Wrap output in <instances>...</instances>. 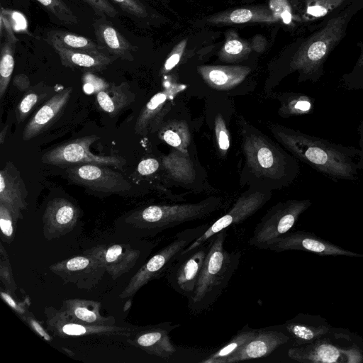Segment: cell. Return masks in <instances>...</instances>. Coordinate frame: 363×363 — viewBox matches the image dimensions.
I'll return each instance as SVG.
<instances>
[{
	"label": "cell",
	"mask_w": 363,
	"mask_h": 363,
	"mask_svg": "<svg viewBox=\"0 0 363 363\" xmlns=\"http://www.w3.org/2000/svg\"><path fill=\"white\" fill-rule=\"evenodd\" d=\"M275 138L296 159L335 180L358 179L355 161L360 150L335 144L328 140L310 135L282 125L270 128Z\"/></svg>",
	"instance_id": "cell-1"
},
{
	"label": "cell",
	"mask_w": 363,
	"mask_h": 363,
	"mask_svg": "<svg viewBox=\"0 0 363 363\" xmlns=\"http://www.w3.org/2000/svg\"><path fill=\"white\" fill-rule=\"evenodd\" d=\"M227 233L223 230L210 238L208 250L188 308L193 313L209 308L223 294L237 270L240 259L238 252L225 247Z\"/></svg>",
	"instance_id": "cell-2"
},
{
	"label": "cell",
	"mask_w": 363,
	"mask_h": 363,
	"mask_svg": "<svg viewBox=\"0 0 363 363\" xmlns=\"http://www.w3.org/2000/svg\"><path fill=\"white\" fill-rule=\"evenodd\" d=\"M242 148L247 167L257 177L272 179L282 186L291 183L299 174L300 168L296 157L272 143L253 127H244Z\"/></svg>",
	"instance_id": "cell-3"
},
{
	"label": "cell",
	"mask_w": 363,
	"mask_h": 363,
	"mask_svg": "<svg viewBox=\"0 0 363 363\" xmlns=\"http://www.w3.org/2000/svg\"><path fill=\"white\" fill-rule=\"evenodd\" d=\"M218 198L210 197L194 203L155 204L130 213L125 222L139 236H154L182 223L206 218L220 207Z\"/></svg>",
	"instance_id": "cell-4"
},
{
	"label": "cell",
	"mask_w": 363,
	"mask_h": 363,
	"mask_svg": "<svg viewBox=\"0 0 363 363\" xmlns=\"http://www.w3.org/2000/svg\"><path fill=\"white\" fill-rule=\"evenodd\" d=\"M208 224L187 228L177 233L174 239L144 263L133 276L119 295L120 298L133 296L149 281L167 272L183 250L199 238Z\"/></svg>",
	"instance_id": "cell-5"
},
{
	"label": "cell",
	"mask_w": 363,
	"mask_h": 363,
	"mask_svg": "<svg viewBox=\"0 0 363 363\" xmlns=\"http://www.w3.org/2000/svg\"><path fill=\"white\" fill-rule=\"evenodd\" d=\"M312 204L309 199H290L272 206L255 226L248 240L250 245L268 250L289 233L299 216Z\"/></svg>",
	"instance_id": "cell-6"
},
{
	"label": "cell",
	"mask_w": 363,
	"mask_h": 363,
	"mask_svg": "<svg viewBox=\"0 0 363 363\" xmlns=\"http://www.w3.org/2000/svg\"><path fill=\"white\" fill-rule=\"evenodd\" d=\"M99 139L92 135L68 141L45 152L41 160L45 164L60 167L91 164L122 169L125 164L123 157L98 155L91 152L90 146Z\"/></svg>",
	"instance_id": "cell-7"
},
{
	"label": "cell",
	"mask_w": 363,
	"mask_h": 363,
	"mask_svg": "<svg viewBox=\"0 0 363 363\" xmlns=\"http://www.w3.org/2000/svg\"><path fill=\"white\" fill-rule=\"evenodd\" d=\"M270 197V192L265 190H249L245 192L226 213L209 225L206 231L179 255H184L199 247L208 242L214 235L229 226L243 222L258 211Z\"/></svg>",
	"instance_id": "cell-8"
},
{
	"label": "cell",
	"mask_w": 363,
	"mask_h": 363,
	"mask_svg": "<svg viewBox=\"0 0 363 363\" xmlns=\"http://www.w3.org/2000/svg\"><path fill=\"white\" fill-rule=\"evenodd\" d=\"M66 174L72 183L97 193L123 194L131 189V184L123 174L107 166L77 165L67 168Z\"/></svg>",
	"instance_id": "cell-9"
},
{
	"label": "cell",
	"mask_w": 363,
	"mask_h": 363,
	"mask_svg": "<svg viewBox=\"0 0 363 363\" xmlns=\"http://www.w3.org/2000/svg\"><path fill=\"white\" fill-rule=\"evenodd\" d=\"M49 269L65 284H72L79 289L86 290L95 287L106 272L97 258L86 253L57 262Z\"/></svg>",
	"instance_id": "cell-10"
},
{
	"label": "cell",
	"mask_w": 363,
	"mask_h": 363,
	"mask_svg": "<svg viewBox=\"0 0 363 363\" xmlns=\"http://www.w3.org/2000/svg\"><path fill=\"white\" fill-rule=\"evenodd\" d=\"M47 329L60 337L82 336L128 337L135 328L113 325H89L72 320L60 308L52 306L45 308Z\"/></svg>",
	"instance_id": "cell-11"
},
{
	"label": "cell",
	"mask_w": 363,
	"mask_h": 363,
	"mask_svg": "<svg viewBox=\"0 0 363 363\" xmlns=\"http://www.w3.org/2000/svg\"><path fill=\"white\" fill-rule=\"evenodd\" d=\"M208 250V241L184 255H179L166 272L170 286L187 299L194 292Z\"/></svg>",
	"instance_id": "cell-12"
},
{
	"label": "cell",
	"mask_w": 363,
	"mask_h": 363,
	"mask_svg": "<svg viewBox=\"0 0 363 363\" xmlns=\"http://www.w3.org/2000/svg\"><path fill=\"white\" fill-rule=\"evenodd\" d=\"M288 356L303 363L359 362L362 354L357 348L344 349L323 337L313 342L296 345L288 350Z\"/></svg>",
	"instance_id": "cell-13"
},
{
	"label": "cell",
	"mask_w": 363,
	"mask_h": 363,
	"mask_svg": "<svg viewBox=\"0 0 363 363\" xmlns=\"http://www.w3.org/2000/svg\"><path fill=\"white\" fill-rule=\"evenodd\" d=\"M268 250L277 252L288 250H301L320 256L363 257V254L345 250L316 236L313 233L304 230L289 232L270 246Z\"/></svg>",
	"instance_id": "cell-14"
},
{
	"label": "cell",
	"mask_w": 363,
	"mask_h": 363,
	"mask_svg": "<svg viewBox=\"0 0 363 363\" xmlns=\"http://www.w3.org/2000/svg\"><path fill=\"white\" fill-rule=\"evenodd\" d=\"M179 325L164 323L135 328L133 332L125 338L131 345L150 354L167 359L176 352V348L171 342L169 333Z\"/></svg>",
	"instance_id": "cell-15"
},
{
	"label": "cell",
	"mask_w": 363,
	"mask_h": 363,
	"mask_svg": "<svg viewBox=\"0 0 363 363\" xmlns=\"http://www.w3.org/2000/svg\"><path fill=\"white\" fill-rule=\"evenodd\" d=\"M79 216V208L69 200L62 197L50 200L43 216L45 238L50 240L71 232L76 226Z\"/></svg>",
	"instance_id": "cell-16"
},
{
	"label": "cell",
	"mask_w": 363,
	"mask_h": 363,
	"mask_svg": "<svg viewBox=\"0 0 363 363\" xmlns=\"http://www.w3.org/2000/svg\"><path fill=\"white\" fill-rule=\"evenodd\" d=\"M97 258L113 280L128 272L141 257V251L130 245H99L84 251Z\"/></svg>",
	"instance_id": "cell-17"
},
{
	"label": "cell",
	"mask_w": 363,
	"mask_h": 363,
	"mask_svg": "<svg viewBox=\"0 0 363 363\" xmlns=\"http://www.w3.org/2000/svg\"><path fill=\"white\" fill-rule=\"evenodd\" d=\"M27 196L19 171L12 162H7L0 171V203L10 210L16 223L23 218L22 211L27 208Z\"/></svg>",
	"instance_id": "cell-18"
},
{
	"label": "cell",
	"mask_w": 363,
	"mask_h": 363,
	"mask_svg": "<svg viewBox=\"0 0 363 363\" xmlns=\"http://www.w3.org/2000/svg\"><path fill=\"white\" fill-rule=\"evenodd\" d=\"M72 87L57 91L35 113L23 131V140H30L48 129L65 110L72 93Z\"/></svg>",
	"instance_id": "cell-19"
},
{
	"label": "cell",
	"mask_w": 363,
	"mask_h": 363,
	"mask_svg": "<svg viewBox=\"0 0 363 363\" xmlns=\"http://www.w3.org/2000/svg\"><path fill=\"white\" fill-rule=\"evenodd\" d=\"M291 337L275 330H257L256 335L240 350L230 356L225 363L266 357L286 343Z\"/></svg>",
	"instance_id": "cell-20"
},
{
	"label": "cell",
	"mask_w": 363,
	"mask_h": 363,
	"mask_svg": "<svg viewBox=\"0 0 363 363\" xmlns=\"http://www.w3.org/2000/svg\"><path fill=\"white\" fill-rule=\"evenodd\" d=\"M277 18L269 6L251 5L225 10L204 18V23L212 25H233L249 23H272Z\"/></svg>",
	"instance_id": "cell-21"
},
{
	"label": "cell",
	"mask_w": 363,
	"mask_h": 363,
	"mask_svg": "<svg viewBox=\"0 0 363 363\" xmlns=\"http://www.w3.org/2000/svg\"><path fill=\"white\" fill-rule=\"evenodd\" d=\"M96 43L108 55L128 61L133 60V52L137 48L132 45L105 17L94 21Z\"/></svg>",
	"instance_id": "cell-22"
},
{
	"label": "cell",
	"mask_w": 363,
	"mask_h": 363,
	"mask_svg": "<svg viewBox=\"0 0 363 363\" xmlns=\"http://www.w3.org/2000/svg\"><path fill=\"white\" fill-rule=\"evenodd\" d=\"M174 91L166 89L155 94L141 110L135 125L140 135L153 133L160 128L162 119L169 108Z\"/></svg>",
	"instance_id": "cell-23"
},
{
	"label": "cell",
	"mask_w": 363,
	"mask_h": 363,
	"mask_svg": "<svg viewBox=\"0 0 363 363\" xmlns=\"http://www.w3.org/2000/svg\"><path fill=\"white\" fill-rule=\"evenodd\" d=\"M197 70L208 86L223 91L233 89L242 82L251 69L240 65H201Z\"/></svg>",
	"instance_id": "cell-24"
},
{
	"label": "cell",
	"mask_w": 363,
	"mask_h": 363,
	"mask_svg": "<svg viewBox=\"0 0 363 363\" xmlns=\"http://www.w3.org/2000/svg\"><path fill=\"white\" fill-rule=\"evenodd\" d=\"M285 328L296 345L313 342L332 333L333 328L320 316L300 314L285 323Z\"/></svg>",
	"instance_id": "cell-25"
},
{
	"label": "cell",
	"mask_w": 363,
	"mask_h": 363,
	"mask_svg": "<svg viewBox=\"0 0 363 363\" xmlns=\"http://www.w3.org/2000/svg\"><path fill=\"white\" fill-rule=\"evenodd\" d=\"M101 304L99 301L69 298L62 301L60 309L72 320L89 325H113V316H104L101 314Z\"/></svg>",
	"instance_id": "cell-26"
},
{
	"label": "cell",
	"mask_w": 363,
	"mask_h": 363,
	"mask_svg": "<svg viewBox=\"0 0 363 363\" xmlns=\"http://www.w3.org/2000/svg\"><path fill=\"white\" fill-rule=\"evenodd\" d=\"M59 55L63 66L85 72H99L105 69L117 58L111 55H100L71 50L58 45H51Z\"/></svg>",
	"instance_id": "cell-27"
},
{
	"label": "cell",
	"mask_w": 363,
	"mask_h": 363,
	"mask_svg": "<svg viewBox=\"0 0 363 363\" xmlns=\"http://www.w3.org/2000/svg\"><path fill=\"white\" fill-rule=\"evenodd\" d=\"M135 94L128 84L119 85L111 83L104 90L96 94V103L98 108L111 117H115L133 103Z\"/></svg>",
	"instance_id": "cell-28"
},
{
	"label": "cell",
	"mask_w": 363,
	"mask_h": 363,
	"mask_svg": "<svg viewBox=\"0 0 363 363\" xmlns=\"http://www.w3.org/2000/svg\"><path fill=\"white\" fill-rule=\"evenodd\" d=\"M47 42L51 45H58L65 48L91 53L100 55H110L105 52L98 45L91 39L63 30H50L47 33Z\"/></svg>",
	"instance_id": "cell-29"
},
{
	"label": "cell",
	"mask_w": 363,
	"mask_h": 363,
	"mask_svg": "<svg viewBox=\"0 0 363 363\" xmlns=\"http://www.w3.org/2000/svg\"><path fill=\"white\" fill-rule=\"evenodd\" d=\"M162 164L168 174L180 183L189 184L196 178V171L188 152L174 149L162 157Z\"/></svg>",
	"instance_id": "cell-30"
},
{
	"label": "cell",
	"mask_w": 363,
	"mask_h": 363,
	"mask_svg": "<svg viewBox=\"0 0 363 363\" xmlns=\"http://www.w3.org/2000/svg\"><path fill=\"white\" fill-rule=\"evenodd\" d=\"M159 138L169 145L183 152H188L191 133L186 123L173 120L162 125L158 132Z\"/></svg>",
	"instance_id": "cell-31"
},
{
	"label": "cell",
	"mask_w": 363,
	"mask_h": 363,
	"mask_svg": "<svg viewBox=\"0 0 363 363\" xmlns=\"http://www.w3.org/2000/svg\"><path fill=\"white\" fill-rule=\"evenodd\" d=\"M257 330L247 325L239 330L226 344L201 360V363H225L227 359L240 350L257 333Z\"/></svg>",
	"instance_id": "cell-32"
},
{
	"label": "cell",
	"mask_w": 363,
	"mask_h": 363,
	"mask_svg": "<svg viewBox=\"0 0 363 363\" xmlns=\"http://www.w3.org/2000/svg\"><path fill=\"white\" fill-rule=\"evenodd\" d=\"M17 38L13 30L6 31L1 47L0 99L4 96L14 68V50Z\"/></svg>",
	"instance_id": "cell-33"
},
{
	"label": "cell",
	"mask_w": 363,
	"mask_h": 363,
	"mask_svg": "<svg viewBox=\"0 0 363 363\" xmlns=\"http://www.w3.org/2000/svg\"><path fill=\"white\" fill-rule=\"evenodd\" d=\"M252 50V44L240 38L234 30L225 33V40L218 52V58L225 62H237L246 59Z\"/></svg>",
	"instance_id": "cell-34"
},
{
	"label": "cell",
	"mask_w": 363,
	"mask_h": 363,
	"mask_svg": "<svg viewBox=\"0 0 363 363\" xmlns=\"http://www.w3.org/2000/svg\"><path fill=\"white\" fill-rule=\"evenodd\" d=\"M279 99V113L282 117L308 115L314 108L315 99L302 93H284Z\"/></svg>",
	"instance_id": "cell-35"
},
{
	"label": "cell",
	"mask_w": 363,
	"mask_h": 363,
	"mask_svg": "<svg viewBox=\"0 0 363 363\" xmlns=\"http://www.w3.org/2000/svg\"><path fill=\"white\" fill-rule=\"evenodd\" d=\"M52 88L43 84H38L26 91L15 109L17 122L20 123L23 121L37 106L52 94Z\"/></svg>",
	"instance_id": "cell-36"
},
{
	"label": "cell",
	"mask_w": 363,
	"mask_h": 363,
	"mask_svg": "<svg viewBox=\"0 0 363 363\" xmlns=\"http://www.w3.org/2000/svg\"><path fill=\"white\" fill-rule=\"evenodd\" d=\"M51 12L60 21L70 25L77 24L79 21L69 6L62 0H36Z\"/></svg>",
	"instance_id": "cell-37"
},
{
	"label": "cell",
	"mask_w": 363,
	"mask_h": 363,
	"mask_svg": "<svg viewBox=\"0 0 363 363\" xmlns=\"http://www.w3.org/2000/svg\"><path fill=\"white\" fill-rule=\"evenodd\" d=\"M0 280L4 285L6 291L13 296L15 295L17 285L7 252L1 243L0 245Z\"/></svg>",
	"instance_id": "cell-38"
},
{
	"label": "cell",
	"mask_w": 363,
	"mask_h": 363,
	"mask_svg": "<svg viewBox=\"0 0 363 363\" xmlns=\"http://www.w3.org/2000/svg\"><path fill=\"white\" fill-rule=\"evenodd\" d=\"M214 129L219 152L221 156L225 157L230 147V138L225 120L220 113H218L215 117Z\"/></svg>",
	"instance_id": "cell-39"
},
{
	"label": "cell",
	"mask_w": 363,
	"mask_h": 363,
	"mask_svg": "<svg viewBox=\"0 0 363 363\" xmlns=\"http://www.w3.org/2000/svg\"><path fill=\"white\" fill-rule=\"evenodd\" d=\"M14 224L16 222L10 210L0 203V228L1 240L9 244L14 238Z\"/></svg>",
	"instance_id": "cell-40"
},
{
	"label": "cell",
	"mask_w": 363,
	"mask_h": 363,
	"mask_svg": "<svg viewBox=\"0 0 363 363\" xmlns=\"http://www.w3.org/2000/svg\"><path fill=\"white\" fill-rule=\"evenodd\" d=\"M84 91L86 94H98L106 89L110 84L104 79L94 74L91 72H85L82 76Z\"/></svg>",
	"instance_id": "cell-41"
},
{
	"label": "cell",
	"mask_w": 363,
	"mask_h": 363,
	"mask_svg": "<svg viewBox=\"0 0 363 363\" xmlns=\"http://www.w3.org/2000/svg\"><path fill=\"white\" fill-rule=\"evenodd\" d=\"M187 40L180 41L171 51L162 68L161 72L166 74L172 70L180 61L186 46Z\"/></svg>",
	"instance_id": "cell-42"
},
{
	"label": "cell",
	"mask_w": 363,
	"mask_h": 363,
	"mask_svg": "<svg viewBox=\"0 0 363 363\" xmlns=\"http://www.w3.org/2000/svg\"><path fill=\"white\" fill-rule=\"evenodd\" d=\"M123 11L139 18L147 16L145 6L139 0H111Z\"/></svg>",
	"instance_id": "cell-43"
},
{
	"label": "cell",
	"mask_w": 363,
	"mask_h": 363,
	"mask_svg": "<svg viewBox=\"0 0 363 363\" xmlns=\"http://www.w3.org/2000/svg\"><path fill=\"white\" fill-rule=\"evenodd\" d=\"M101 17H115L118 12L108 0H84Z\"/></svg>",
	"instance_id": "cell-44"
},
{
	"label": "cell",
	"mask_w": 363,
	"mask_h": 363,
	"mask_svg": "<svg viewBox=\"0 0 363 363\" xmlns=\"http://www.w3.org/2000/svg\"><path fill=\"white\" fill-rule=\"evenodd\" d=\"M0 294L4 301L17 313L20 317L25 315L28 312L27 310L30 304L28 298L24 302H18L16 301V300L13 298V295L7 291L1 290Z\"/></svg>",
	"instance_id": "cell-45"
},
{
	"label": "cell",
	"mask_w": 363,
	"mask_h": 363,
	"mask_svg": "<svg viewBox=\"0 0 363 363\" xmlns=\"http://www.w3.org/2000/svg\"><path fill=\"white\" fill-rule=\"evenodd\" d=\"M21 318L26 323H27V325L32 329L33 332L43 337L45 341L50 342L52 340V337L35 318L31 313L28 311L25 315Z\"/></svg>",
	"instance_id": "cell-46"
},
{
	"label": "cell",
	"mask_w": 363,
	"mask_h": 363,
	"mask_svg": "<svg viewBox=\"0 0 363 363\" xmlns=\"http://www.w3.org/2000/svg\"><path fill=\"white\" fill-rule=\"evenodd\" d=\"M327 50L325 44L322 41L312 43L307 50V58L312 64L322 59Z\"/></svg>",
	"instance_id": "cell-47"
},
{
	"label": "cell",
	"mask_w": 363,
	"mask_h": 363,
	"mask_svg": "<svg viewBox=\"0 0 363 363\" xmlns=\"http://www.w3.org/2000/svg\"><path fill=\"white\" fill-rule=\"evenodd\" d=\"M160 167L159 162L155 158H147L141 160L138 164V172L143 176L155 173Z\"/></svg>",
	"instance_id": "cell-48"
},
{
	"label": "cell",
	"mask_w": 363,
	"mask_h": 363,
	"mask_svg": "<svg viewBox=\"0 0 363 363\" xmlns=\"http://www.w3.org/2000/svg\"><path fill=\"white\" fill-rule=\"evenodd\" d=\"M13 85L19 91L25 92L29 90L30 83L26 75L21 74L14 77Z\"/></svg>",
	"instance_id": "cell-49"
},
{
	"label": "cell",
	"mask_w": 363,
	"mask_h": 363,
	"mask_svg": "<svg viewBox=\"0 0 363 363\" xmlns=\"http://www.w3.org/2000/svg\"><path fill=\"white\" fill-rule=\"evenodd\" d=\"M308 13L315 16H320L326 14L327 10L321 7L320 6H315L308 7L307 9Z\"/></svg>",
	"instance_id": "cell-50"
},
{
	"label": "cell",
	"mask_w": 363,
	"mask_h": 363,
	"mask_svg": "<svg viewBox=\"0 0 363 363\" xmlns=\"http://www.w3.org/2000/svg\"><path fill=\"white\" fill-rule=\"evenodd\" d=\"M9 125H6L0 132V145H3L7 135Z\"/></svg>",
	"instance_id": "cell-51"
},
{
	"label": "cell",
	"mask_w": 363,
	"mask_h": 363,
	"mask_svg": "<svg viewBox=\"0 0 363 363\" xmlns=\"http://www.w3.org/2000/svg\"><path fill=\"white\" fill-rule=\"evenodd\" d=\"M360 155L357 162V167L359 170L363 169V147H360Z\"/></svg>",
	"instance_id": "cell-52"
}]
</instances>
